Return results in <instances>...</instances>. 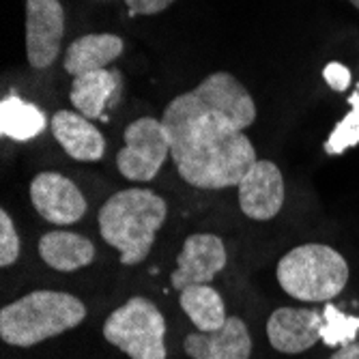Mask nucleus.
I'll return each mask as SVG.
<instances>
[{"label":"nucleus","mask_w":359,"mask_h":359,"mask_svg":"<svg viewBox=\"0 0 359 359\" xmlns=\"http://www.w3.org/2000/svg\"><path fill=\"white\" fill-rule=\"evenodd\" d=\"M250 90L228 72L207 76L177 95L161 114L179 177L198 189L235 187L256 164V149L243 129L254 125Z\"/></svg>","instance_id":"obj_1"},{"label":"nucleus","mask_w":359,"mask_h":359,"mask_svg":"<svg viewBox=\"0 0 359 359\" xmlns=\"http://www.w3.org/2000/svg\"><path fill=\"white\" fill-rule=\"evenodd\" d=\"M168 217V205L159 194L144 187H129L112 194L97 215L100 233L108 245L118 250L121 265L147 260L157 231Z\"/></svg>","instance_id":"obj_2"},{"label":"nucleus","mask_w":359,"mask_h":359,"mask_svg":"<svg viewBox=\"0 0 359 359\" xmlns=\"http://www.w3.org/2000/svg\"><path fill=\"white\" fill-rule=\"evenodd\" d=\"M86 318V306L60 290H32L0 310V338L28 348L69 332Z\"/></svg>","instance_id":"obj_3"},{"label":"nucleus","mask_w":359,"mask_h":359,"mask_svg":"<svg viewBox=\"0 0 359 359\" xmlns=\"http://www.w3.org/2000/svg\"><path fill=\"white\" fill-rule=\"evenodd\" d=\"M286 295L299 302L323 304L336 299L348 282L344 256L323 243H306L288 250L276 269Z\"/></svg>","instance_id":"obj_4"},{"label":"nucleus","mask_w":359,"mask_h":359,"mask_svg":"<svg viewBox=\"0 0 359 359\" xmlns=\"http://www.w3.org/2000/svg\"><path fill=\"white\" fill-rule=\"evenodd\" d=\"M104 338L129 359H166V320L147 297H132L104 323Z\"/></svg>","instance_id":"obj_5"},{"label":"nucleus","mask_w":359,"mask_h":359,"mask_svg":"<svg viewBox=\"0 0 359 359\" xmlns=\"http://www.w3.org/2000/svg\"><path fill=\"white\" fill-rule=\"evenodd\" d=\"M125 147L116 153L118 172L136 183L153 181L166 157L170 155V138L161 121L140 116L125 127Z\"/></svg>","instance_id":"obj_6"},{"label":"nucleus","mask_w":359,"mask_h":359,"mask_svg":"<svg viewBox=\"0 0 359 359\" xmlns=\"http://www.w3.org/2000/svg\"><path fill=\"white\" fill-rule=\"evenodd\" d=\"M65 9L60 0H26V58L32 69H48L60 54Z\"/></svg>","instance_id":"obj_7"},{"label":"nucleus","mask_w":359,"mask_h":359,"mask_svg":"<svg viewBox=\"0 0 359 359\" xmlns=\"http://www.w3.org/2000/svg\"><path fill=\"white\" fill-rule=\"evenodd\" d=\"M30 203L50 224L69 226L86 215V198L80 187L60 172H39L30 181Z\"/></svg>","instance_id":"obj_8"},{"label":"nucleus","mask_w":359,"mask_h":359,"mask_svg":"<svg viewBox=\"0 0 359 359\" xmlns=\"http://www.w3.org/2000/svg\"><path fill=\"white\" fill-rule=\"evenodd\" d=\"M237 191L243 215L256 222L273 219L282 211L286 198L282 170L269 159H258L239 181Z\"/></svg>","instance_id":"obj_9"},{"label":"nucleus","mask_w":359,"mask_h":359,"mask_svg":"<svg viewBox=\"0 0 359 359\" xmlns=\"http://www.w3.org/2000/svg\"><path fill=\"white\" fill-rule=\"evenodd\" d=\"M226 248L217 235H189L177 256V269L172 271L170 282L177 290L194 284H209L226 267Z\"/></svg>","instance_id":"obj_10"},{"label":"nucleus","mask_w":359,"mask_h":359,"mask_svg":"<svg viewBox=\"0 0 359 359\" xmlns=\"http://www.w3.org/2000/svg\"><path fill=\"white\" fill-rule=\"evenodd\" d=\"M323 314L312 308H278L267 318L269 344L286 355H299L320 340Z\"/></svg>","instance_id":"obj_11"},{"label":"nucleus","mask_w":359,"mask_h":359,"mask_svg":"<svg viewBox=\"0 0 359 359\" xmlns=\"http://www.w3.org/2000/svg\"><path fill=\"white\" fill-rule=\"evenodd\" d=\"M183 348L191 359H250L252 338L239 316H228L217 332L187 334Z\"/></svg>","instance_id":"obj_12"},{"label":"nucleus","mask_w":359,"mask_h":359,"mask_svg":"<svg viewBox=\"0 0 359 359\" xmlns=\"http://www.w3.org/2000/svg\"><path fill=\"white\" fill-rule=\"evenodd\" d=\"M50 129L62 151L76 161H100L106 153L104 134L80 112H54Z\"/></svg>","instance_id":"obj_13"},{"label":"nucleus","mask_w":359,"mask_h":359,"mask_svg":"<svg viewBox=\"0 0 359 359\" xmlns=\"http://www.w3.org/2000/svg\"><path fill=\"white\" fill-rule=\"evenodd\" d=\"M123 39L112 32H90V35L78 37L69 43L65 52L62 67L69 76L80 78L90 72L106 69L110 62H114L123 54Z\"/></svg>","instance_id":"obj_14"},{"label":"nucleus","mask_w":359,"mask_h":359,"mask_svg":"<svg viewBox=\"0 0 359 359\" xmlns=\"http://www.w3.org/2000/svg\"><path fill=\"white\" fill-rule=\"evenodd\" d=\"M39 256L48 267L69 273L93 263L95 245L78 233L50 231L39 239Z\"/></svg>","instance_id":"obj_15"},{"label":"nucleus","mask_w":359,"mask_h":359,"mask_svg":"<svg viewBox=\"0 0 359 359\" xmlns=\"http://www.w3.org/2000/svg\"><path fill=\"white\" fill-rule=\"evenodd\" d=\"M118 86H121L118 72H112V69L90 72L80 78H74L69 100H72L74 108L88 121L100 118V116H104L108 104L118 93Z\"/></svg>","instance_id":"obj_16"},{"label":"nucleus","mask_w":359,"mask_h":359,"mask_svg":"<svg viewBox=\"0 0 359 359\" xmlns=\"http://www.w3.org/2000/svg\"><path fill=\"white\" fill-rule=\"evenodd\" d=\"M179 304L198 332H217L228 318L222 295L209 284H194L183 288Z\"/></svg>","instance_id":"obj_17"},{"label":"nucleus","mask_w":359,"mask_h":359,"mask_svg":"<svg viewBox=\"0 0 359 359\" xmlns=\"http://www.w3.org/2000/svg\"><path fill=\"white\" fill-rule=\"evenodd\" d=\"M46 129V116L35 106L18 95H9L0 104V134L18 142L32 140Z\"/></svg>","instance_id":"obj_18"},{"label":"nucleus","mask_w":359,"mask_h":359,"mask_svg":"<svg viewBox=\"0 0 359 359\" xmlns=\"http://www.w3.org/2000/svg\"><path fill=\"white\" fill-rule=\"evenodd\" d=\"M359 332V316H346L330 302L325 304L323 310V325H320V340L336 348V346H348L355 342V336Z\"/></svg>","instance_id":"obj_19"},{"label":"nucleus","mask_w":359,"mask_h":359,"mask_svg":"<svg viewBox=\"0 0 359 359\" xmlns=\"http://www.w3.org/2000/svg\"><path fill=\"white\" fill-rule=\"evenodd\" d=\"M348 106L351 112H346V116L336 123L330 138L323 144L327 155H342L344 151L359 144V82L353 95L348 97Z\"/></svg>","instance_id":"obj_20"},{"label":"nucleus","mask_w":359,"mask_h":359,"mask_svg":"<svg viewBox=\"0 0 359 359\" xmlns=\"http://www.w3.org/2000/svg\"><path fill=\"white\" fill-rule=\"evenodd\" d=\"M20 258V235L11 215L0 211V267H11Z\"/></svg>","instance_id":"obj_21"},{"label":"nucleus","mask_w":359,"mask_h":359,"mask_svg":"<svg viewBox=\"0 0 359 359\" xmlns=\"http://www.w3.org/2000/svg\"><path fill=\"white\" fill-rule=\"evenodd\" d=\"M323 78L327 82V86L336 93H344L351 86V72L342 62H330L327 67L323 69Z\"/></svg>","instance_id":"obj_22"},{"label":"nucleus","mask_w":359,"mask_h":359,"mask_svg":"<svg viewBox=\"0 0 359 359\" xmlns=\"http://www.w3.org/2000/svg\"><path fill=\"white\" fill-rule=\"evenodd\" d=\"M175 3L177 0H125L129 15H157Z\"/></svg>","instance_id":"obj_23"},{"label":"nucleus","mask_w":359,"mask_h":359,"mask_svg":"<svg viewBox=\"0 0 359 359\" xmlns=\"http://www.w3.org/2000/svg\"><path fill=\"white\" fill-rule=\"evenodd\" d=\"M330 359H359V342H353L348 346H342L338 353H334Z\"/></svg>","instance_id":"obj_24"},{"label":"nucleus","mask_w":359,"mask_h":359,"mask_svg":"<svg viewBox=\"0 0 359 359\" xmlns=\"http://www.w3.org/2000/svg\"><path fill=\"white\" fill-rule=\"evenodd\" d=\"M348 3H351V5H353L355 9H359V0H348Z\"/></svg>","instance_id":"obj_25"}]
</instances>
